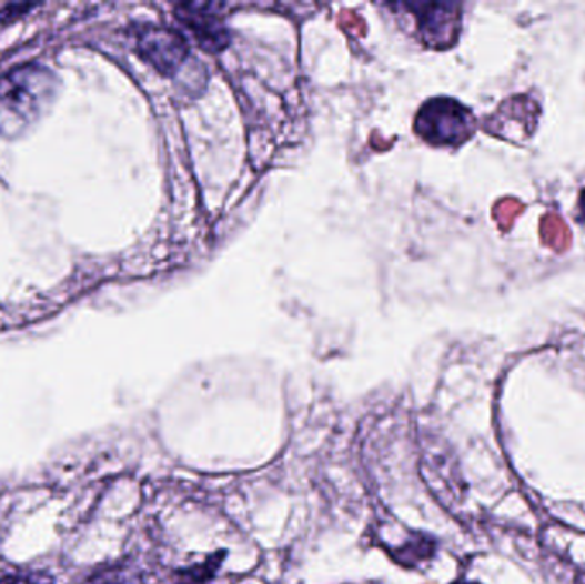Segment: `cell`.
I'll use <instances>...</instances> for the list:
<instances>
[{
	"mask_svg": "<svg viewBox=\"0 0 585 584\" xmlns=\"http://www.w3.org/2000/svg\"><path fill=\"white\" fill-rule=\"evenodd\" d=\"M60 81L46 66H19L0 75V135L18 138L52 107Z\"/></svg>",
	"mask_w": 585,
	"mask_h": 584,
	"instance_id": "obj_1",
	"label": "cell"
},
{
	"mask_svg": "<svg viewBox=\"0 0 585 584\" xmlns=\"http://www.w3.org/2000/svg\"><path fill=\"white\" fill-rule=\"evenodd\" d=\"M414 131L433 147H461L476 132V119L454 98H432L417 112Z\"/></svg>",
	"mask_w": 585,
	"mask_h": 584,
	"instance_id": "obj_2",
	"label": "cell"
},
{
	"mask_svg": "<svg viewBox=\"0 0 585 584\" xmlns=\"http://www.w3.org/2000/svg\"><path fill=\"white\" fill-rule=\"evenodd\" d=\"M416 18L417 33L432 49H448L457 40L463 23V6L457 2H410L404 4Z\"/></svg>",
	"mask_w": 585,
	"mask_h": 584,
	"instance_id": "obj_3",
	"label": "cell"
},
{
	"mask_svg": "<svg viewBox=\"0 0 585 584\" xmlns=\"http://www.w3.org/2000/svg\"><path fill=\"white\" fill-rule=\"evenodd\" d=\"M135 46L139 53L163 74L176 72L189 53L185 40L176 31L167 28H139L135 31Z\"/></svg>",
	"mask_w": 585,
	"mask_h": 584,
	"instance_id": "obj_4",
	"label": "cell"
},
{
	"mask_svg": "<svg viewBox=\"0 0 585 584\" xmlns=\"http://www.w3.org/2000/svg\"><path fill=\"white\" fill-rule=\"evenodd\" d=\"M220 4H182L176 16L195 34L202 47L208 50H221L228 43L226 27L221 16L214 12Z\"/></svg>",
	"mask_w": 585,
	"mask_h": 584,
	"instance_id": "obj_5",
	"label": "cell"
},
{
	"mask_svg": "<svg viewBox=\"0 0 585 584\" xmlns=\"http://www.w3.org/2000/svg\"><path fill=\"white\" fill-rule=\"evenodd\" d=\"M435 542L428 536L417 535L416 538L411 540L407 545L401 547L397 551V554L401 555V564L404 566H413L420 561H425V558L432 557L433 552H435Z\"/></svg>",
	"mask_w": 585,
	"mask_h": 584,
	"instance_id": "obj_6",
	"label": "cell"
},
{
	"mask_svg": "<svg viewBox=\"0 0 585 584\" xmlns=\"http://www.w3.org/2000/svg\"><path fill=\"white\" fill-rule=\"evenodd\" d=\"M224 557H226L224 552H218V554L205 558V562H202V564H199V566L180 571V574H182V577H185L189 583L205 584L208 581L213 580V576L216 574L218 567H220V564L223 562Z\"/></svg>",
	"mask_w": 585,
	"mask_h": 584,
	"instance_id": "obj_7",
	"label": "cell"
},
{
	"mask_svg": "<svg viewBox=\"0 0 585 584\" xmlns=\"http://www.w3.org/2000/svg\"><path fill=\"white\" fill-rule=\"evenodd\" d=\"M0 584H56V577L43 571H27V573H11L0 577Z\"/></svg>",
	"mask_w": 585,
	"mask_h": 584,
	"instance_id": "obj_8",
	"label": "cell"
},
{
	"mask_svg": "<svg viewBox=\"0 0 585 584\" xmlns=\"http://www.w3.org/2000/svg\"><path fill=\"white\" fill-rule=\"evenodd\" d=\"M578 211H581V214H578V218H581V220L578 221H584L585 220V191L582 192L581 201H578Z\"/></svg>",
	"mask_w": 585,
	"mask_h": 584,
	"instance_id": "obj_9",
	"label": "cell"
},
{
	"mask_svg": "<svg viewBox=\"0 0 585 584\" xmlns=\"http://www.w3.org/2000/svg\"><path fill=\"white\" fill-rule=\"evenodd\" d=\"M454 584H480L476 581H455Z\"/></svg>",
	"mask_w": 585,
	"mask_h": 584,
	"instance_id": "obj_10",
	"label": "cell"
},
{
	"mask_svg": "<svg viewBox=\"0 0 585 584\" xmlns=\"http://www.w3.org/2000/svg\"><path fill=\"white\" fill-rule=\"evenodd\" d=\"M182 584H199V583H189V581H186V583H182Z\"/></svg>",
	"mask_w": 585,
	"mask_h": 584,
	"instance_id": "obj_11",
	"label": "cell"
}]
</instances>
